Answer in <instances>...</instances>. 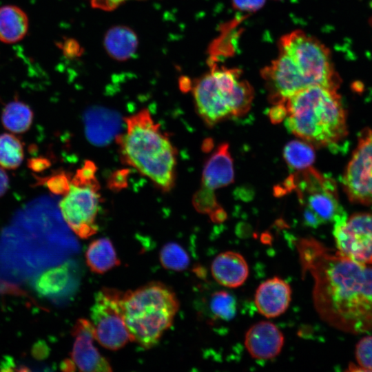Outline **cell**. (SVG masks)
<instances>
[{"label":"cell","mask_w":372,"mask_h":372,"mask_svg":"<svg viewBox=\"0 0 372 372\" xmlns=\"http://www.w3.org/2000/svg\"><path fill=\"white\" fill-rule=\"evenodd\" d=\"M302 278L313 280L314 308L329 326L358 334L372 330V267L333 251L316 239L295 242Z\"/></svg>","instance_id":"6da1fadb"},{"label":"cell","mask_w":372,"mask_h":372,"mask_svg":"<svg viewBox=\"0 0 372 372\" xmlns=\"http://www.w3.org/2000/svg\"><path fill=\"white\" fill-rule=\"evenodd\" d=\"M273 104L313 85L338 90L341 79L329 49L303 31L294 30L280 39L279 54L261 72Z\"/></svg>","instance_id":"7a4b0ae2"},{"label":"cell","mask_w":372,"mask_h":372,"mask_svg":"<svg viewBox=\"0 0 372 372\" xmlns=\"http://www.w3.org/2000/svg\"><path fill=\"white\" fill-rule=\"evenodd\" d=\"M125 121V132L116 136L123 161L161 190L170 191L175 184L176 150L161 125L147 109Z\"/></svg>","instance_id":"3957f363"},{"label":"cell","mask_w":372,"mask_h":372,"mask_svg":"<svg viewBox=\"0 0 372 372\" xmlns=\"http://www.w3.org/2000/svg\"><path fill=\"white\" fill-rule=\"evenodd\" d=\"M282 103L287 129L314 147L335 145L347 135L346 112L335 89L311 86Z\"/></svg>","instance_id":"277c9868"},{"label":"cell","mask_w":372,"mask_h":372,"mask_svg":"<svg viewBox=\"0 0 372 372\" xmlns=\"http://www.w3.org/2000/svg\"><path fill=\"white\" fill-rule=\"evenodd\" d=\"M52 218L43 213L16 219L0 237V280L16 284L54 263Z\"/></svg>","instance_id":"5b68a950"},{"label":"cell","mask_w":372,"mask_h":372,"mask_svg":"<svg viewBox=\"0 0 372 372\" xmlns=\"http://www.w3.org/2000/svg\"><path fill=\"white\" fill-rule=\"evenodd\" d=\"M122 304L130 340L144 349L158 344L180 307L175 292L156 281L123 292Z\"/></svg>","instance_id":"8992f818"},{"label":"cell","mask_w":372,"mask_h":372,"mask_svg":"<svg viewBox=\"0 0 372 372\" xmlns=\"http://www.w3.org/2000/svg\"><path fill=\"white\" fill-rule=\"evenodd\" d=\"M196 109L208 126L248 112L254 90L238 69L214 66L192 89Z\"/></svg>","instance_id":"52a82bcc"},{"label":"cell","mask_w":372,"mask_h":372,"mask_svg":"<svg viewBox=\"0 0 372 372\" xmlns=\"http://www.w3.org/2000/svg\"><path fill=\"white\" fill-rule=\"evenodd\" d=\"M96 167L87 161L71 178L70 189L59 203L63 220L80 238L87 239L98 231L96 223L99 209V183Z\"/></svg>","instance_id":"ba28073f"},{"label":"cell","mask_w":372,"mask_h":372,"mask_svg":"<svg viewBox=\"0 0 372 372\" xmlns=\"http://www.w3.org/2000/svg\"><path fill=\"white\" fill-rule=\"evenodd\" d=\"M123 292L104 287L94 296L90 317L95 340L104 348L116 351L131 341L123 310Z\"/></svg>","instance_id":"9c48e42d"},{"label":"cell","mask_w":372,"mask_h":372,"mask_svg":"<svg viewBox=\"0 0 372 372\" xmlns=\"http://www.w3.org/2000/svg\"><path fill=\"white\" fill-rule=\"evenodd\" d=\"M300 203L313 211L324 223L347 218L340 205L335 183L310 167L292 174Z\"/></svg>","instance_id":"30bf717a"},{"label":"cell","mask_w":372,"mask_h":372,"mask_svg":"<svg viewBox=\"0 0 372 372\" xmlns=\"http://www.w3.org/2000/svg\"><path fill=\"white\" fill-rule=\"evenodd\" d=\"M342 186L353 203L372 205V129L362 130L342 176Z\"/></svg>","instance_id":"8fae6325"},{"label":"cell","mask_w":372,"mask_h":372,"mask_svg":"<svg viewBox=\"0 0 372 372\" xmlns=\"http://www.w3.org/2000/svg\"><path fill=\"white\" fill-rule=\"evenodd\" d=\"M337 251L357 262L372 264V214L355 213L334 223Z\"/></svg>","instance_id":"7c38bea8"},{"label":"cell","mask_w":372,"mask_h":372,"mask_svg":"<svg viewBox=\"0 0 372 372\" xmlns=\"http://www.w3.org/2000/svg\"><path fill=\"white\" fill-rule=\"evenodd\" d=\"M74 338L71 360L81 371L110 372L112 371L108 360L99 351L94 344V331L90 320L79 318L72 327Z\"/></svg>","instance_id":"4fadbf2b"},{"label":"cell","mask_w":372,"mask_h":372,"mask_svg":"<svg viewBox=\"0 0 372 372\" xmlns=\"http://www.w3.org/2000/svg\"><path fill=\"white\" fill-rule=\"evenodd\" d=\"M285 343L282 332L273 323L260 321L249 327L245 333V346L256 360H271L281 352Z\"/></svg>","instance_id":"5bb4252c"},{"label":"cell","mask_w":372,"mask_h":372,"mask_svg":"<svg viewBox=\"0 0 372 372\" xmlns=\"http://www.w3.org/2000/svg\"><path fill=\"white\" fill-rule=\"evenodd\" d=\"M291 286L285 280L274 276L262 282L257 288L254 302L258 312L267 318H277L288 309L291 301Z\"/></svg>","instance_id":"9a60e30c"},{"label":"cell","mask_w":372,"mask_h":372,"mask_svg":"<svg viewBox=\"0 0 372 372\" xmlns=\"http://www.w3.org/2000/svg\"><path fill=\"white\" fill-rule=\"evenodd\" d=\"M211 272L219 285L228 288H237L247 279L249 267L240 254L227 251L219 254L214 259Z\"/></svg>","instance_id":"2e32d148"},{"label":"cell","mask_w":372,"mask_h":372,"mask_svg":"<svg viewBox=\"0 0 372 372\" xmlns=\"http://www.w3.org/2000/svg\"><path fill=\"white\" fill-rule=\"evenodd\" d=\"M234 180L233 160L227 143L220 144L206 162L201 186L214 191L227 186Z\"/></svg>","instance_id":"e0dca14e"},{"label":"cell","mask_w":372,"mask_h":372,"mask_svg":"<svg viewBox=\"0 0 372 372\" xmlns=\"http://www.w3.org/2000/svg\"><path fill=\"white\" fill-rule=\"evenodd\" d=\"M84 120L86 135L96 145L107 143L116 136L120 126L118 115L106 108L94 107L88 110L85 114Z\"/></svg>","instance_id":"ac0fdd59"},{"label":"cell","mask_w":372,"mask_h":372,"mask_svg":"<svg viewBox=\"0 0 372 372\" xmlns=\"http://www.w3.org/2000/svg\"><path fill=\"white\" fill-rule=\"evenodd\" d=\"M72 280L68 263L45 269L33 280V288L41 296L55 299L68 290Z\"/></svg>","instance_id":"d6986e66"},{"label":"cell","mask_w":372,"mask_h":372,"mask_svg":"<svg viewBox=\"0 0 372 372\" xmlns=\"http://www.w3.org/2000/svg\"><path fill=\"white\" fill-rule=\"evenodd\" d=\"M138 43L136 33L125 25L112 27L104 38V46L107 54L120 61L130 59L136 52Z\"/></svg>","instance_id":"ffe728a7"},{"label":"cell","mask_w":372,"mask_h":372,"mask_svg":"<svg viewBox=\"0 0 372 372\" xmlns=\"http://www.w3.org/2000/svg\"><path fill=\"white\" fill-rule=\"evenodd\" d=\"M85 261L89 269L99 274L105 273L121 264L114 245L107 238H100L89 244Z\"/></svg>","instance_id":"44dd1931"},{"label":"cell","mask_w":372,"mask_h":372,"mask_svg":"<svg viewBox=\"0 0 372 372\" xmlns=\"http://www.w3.org/2000/svg\"><path fill=\"white\" fill-rule=\"evenodd\" d=\"M28 29L26 14L15 6L0 8V41L12 43L21 40Z\"/></svg>","instance_id":"7402d4cb"},{"label":"cell","mask_w":372,"mask_h":372,"mask_svg":"<svg viewBox=\"0 0 372 372\" xmlns=\"http://www.w3.org/2000/svg\"><path fill=\"white\" fill-rule=\"evenodd\" d=\"M33 116V111L28 105L16 99L5 106L1 118L6 130L21 134L29 130L32 123Z\"/></svg>","instance_id":"603a6c76"},{"label":"cell","mask_w":372,"mask_h":372,"mask_svg":"<svg viewBox=\"0 0 372 372\" xmlns=\"http://www.w3.org/2000/svg\"><path fill=\"white\" fill-rule=\"evenodd\" d=\"M315 157L314 147L304 141H289L283 149L285 162L294 170L301 171L310 167Z\"/></svg>","instance_id":"cb8c5ba5"},{"label":"cell","mask_w":372,"mask_h":372,"mask_svg":"<svg viewBox=\"0 0 372 372\" xmlns=\"http://www.w3.org/2000/svg\"><path fill=\"white\" fill-rule=\"evenodd\" d=\"M24 158L21 141L12 134H0V166L7 169H15Z\"/></svg>","instance_id":"d4e9b609"},{"label":"cell","mask_w":372,"mask_h":372,"mask_svg":"<svg viewBox=\"0 0 372 372\" xmlns=\"http://www.w3.org/2000/svg\"><path fill=\"white\" fill-rule=\"evenodd\" d=\"M159 258L164 268L176 271L185 270L190 262L187 251L174 242H168L161 248Z\"/></svg>","instance_id":"484cf974"},{"label":"cell","mask_w":372,"mask_h":372,"mask_svg":"<svg viewBox=\"0 0 372 372\" xmlns=\"http://www.w3.org/2000/svg\"><path fill=\"white\" fill-rule=\"evenodd\" d=\"M209 309L216 318L228 321L234 318L236 313V300L227 291H218L211 296Z\"/></svg>","instance_id":"4316f807"},{"label":"cell","mask_w":372,"mask_h":372,"mask_svg":"<svg viewBox=\"0 0 372 372\" xmlns=\"http://www.w3.org/2000/svg\"><path fill=\"white\" fill-rule=\"evenodd\" d=\"M35 186L45 185L51 193L56 196H64L70 189V176L63 171L56 172L49 176H35Z\"/></svg>","instance_id":"83f0119b"},{"label":"cell","mask_w":372,"mask_h":372,"mask_svg":"<svg viewBox=\"0 0 372 372\" xmlns=\"http://www.w3.org/2000/svg\"><path fill=\"white\" fill-rule=\"evenodd\" d=\"M355 358L359 364L349 365L351 371H372V336H366L360 340L355 348Z\"/></svg>","instance_id":"f1b7e54d"},{"label":"cell","mask_w":372,"mask_h":372,"mask_svg":"<svg viewBox=\"0 0 372 372\" xmlns=\"http://www.w3.org/2000/svg\"><path fill=\"white\" fill-rule=\"evenodd\" d=\"M193 205L198 212L207 214L220 207L214 192L201 187L193 198Z\"/></svg>","instance_id":"f546056e"},{"label":"cell","mask_w":372,"mask_h":372,"mask_svg":"<svg viewBox=\"0 0 372 372\" xmlns=\"http://www.w3.org/2000/svg\"><path fill=\"white\" fill-rule=\"evenodd\" d=\"M27 163L28 167L35 173L42 172L51 165L50 160L43 156L30 158Z\"/></svg>","instance_id":"4dcf8cb0"},{"label":"cell","mask_w":372,"mask_h":372,"mask_svg":"<svg viewBox=\"0 0 372 372\" xmlns=\"http://www.w3.org/2000/svg\"><path fill=\"white\" fill-rule=\"evenodd\" d=\"M265 0H232L233 6L238 10L247 12L256 11L265 3Z\"/></svg>","instance_id":"1f68e13d"},{"label":"cell","mask_w":372,"mask_h":372,"mask_svg":"<svg viewBox=\"0 0 372 372\" xmlns=\"http://www.w3.org/2000/svg\"><path fill=\"white\" fill-rule=\"evenodd\" d=\"M269 116L273 123H279L287 116V109L283 103L274 104L269 111Z\"/></svg>","instance_id":"d6a6232c"},{"label":"cell","mask_w":372,"mask_h":372,"mask_svg":"<svg viewBox=\"0 0 372 372\" xmlns=\"http://www.w3.org/2000/svg\"><path fill=\"white\" fill-rule=\"evenodd\" d=\"M303 223L307 227L312 228H317L324 223L313 211L305 206L303 210Z\"/></svg>","instance_id":"836d02e7"},{"label":"cell","mask_w":372,"mask_h":372,"mask_svg":"<svg viewBox=\"0 0 372 372\" xmlns=\"http://www.w3.org/2000/svg\"><path fill=\"white\" fill-rule=\"evenodd\" d=\"M130 0H90L92 7L103 10H112Z\"/></svg>","instance_id":"e575fe53"},{"label":"cell","mask_w":372,"mask_h":372,"mask_svg":"<svg viewBox=\"0 0 372 372\" xmlns=\"http://www.w3.org/2000/svg\"><path fill=\"white\" fill-rule=\"evenodd\" d=\"M209 215L211 221L216 223H223L227 218L226 211L222 207H220V206L216 208Z\"/></svg>","instance_id":"d590c367"},{"label":"cell","mask_w":372,"mask_h":372,"mask_svg":"<svg viewBox=\"0 0 372 372\" xmlns=\"http://www.w3.org/2000/svg\"><path fill=\"white\" fill-rule=\"evenodd\" d=\"M9 187V178L5 170L0 166V197L3 196Z\"/></svg>","instance_id":"8d00e7d4"}]
</instances>
